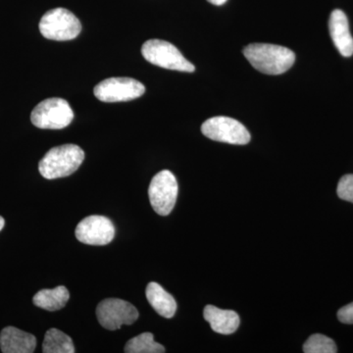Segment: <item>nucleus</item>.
I'll return each mask as SVG.
<instances>
[{
  "mask_svg": "<svg viewBox=\"0 0 353 353\" xmlns=\"http://www.w3.org/2000/svg\"><path fill=\"white\" fill-rule=\"evenodd\" d=\"M246 59L255 69L266 75H281L296 61L294 51L270 43H252L243 50Z\"/></svg>",
  "mask_w": 353,
  "mask_h": 353,
  "instance_id": "f257e3e1",
  "label": "nucleus"
},
{
  "mask_svg": "<svg viewBox=\"0 0 353 353\" xmlns=\"http://www.w3.org/2000/svg\"><path fill=\"white\" fill-rule=\"evenodd\" d=\"M85 159V152L80 146L63 145L51 148L39 164L41 175L48 180L64 178L78 170Z\"/></svg>",
  "mask_w": 353,
  "mask_h": 353,
  "instance_id": "f03ea898",
  "label": "nucleus"
},
{
  "mask_svg": "<svg viewBox=\"0 0 353 353\" xmlns=\"http://www.w3.org/2000/svg\"><path fill=\"white\" fill-rule=\"evenodd\" d=\"M39 31L51 41H71L80 34L82 25L71 11L55 8L44 14L39 22Z\"/></svg>",
  "mask_w": 353,
  "mask_h": 353,
  "instance_id": "7ed1b4c3",
  "label": "nucleus"
},
{
  "mask_svg": "<svg viewBox=\"0 0 353 353\" xmlns=\"http://www.w3.org/2000/svg\"><path fill=\"white\" fill-rule=\"evenodd\" d=\"M141 53L146 61L161 68L192 73L196 68L188 61L180 50L168 41L150 39L141 48Z\"/></svg>",
  "mask_w": 353,
  "mask_h": 353,
  "instance_id": "20e7f679",
  "label": "nucleus"
},
{
  "mask_svg": "<svg viewBox=\"0 0 353 353\" xmlns=\"http://www.w3.org/2000/svg\"><path fill=\"white\" fill-rule=\"evenodd\" d=\"M73 119L74 112L68 101L58 97L41 101L31 114L32 124L39 129H64Z\"/></svg>",
  "mask_w": 353,
  "mask_h": 353,
  "instance_id": "39448f33",
  "label": "nucleus"
},
{
  "mask_svg": "<svg viewBox=\"0 0 353 353\" xmlns=\"http://www.w3.org/2000/svg\"><path fill=\"white\" fill-rule=\"evenodd\" d=\"M201 132L206 138L230 145H248L250 134L241 123L233 118L217 116L202 124Z\"/></svg>",
  "mask_w": 353,
  "mask_h": 353,
  "instance_id": "423d86ee",
  "label": "nucleus"
},
{
  "mask_svg": "<svg viewBox=\"0 0 353 353\" xmlns=\"http://www.w3.org/2000/svg\"><path fill=\"white\" fill-rule=\"evenodd\" d=\"M178 192V182L172 172L163 170L157 173L148 188V196L153 210L161 216L170 214L175 206Z\"/></svg>",
  "mask_w": 353,
  "mask_h": 353,
  "instance_id": "0eeeda50",
  "label": "nucleus"
},
{
  "mask_svg": "<svg viewBox=\"0 0 353 353\" xmlns=\"http://www.w3.org/2000/svg\"><path fill=\"white\" fill-rule=\"evenodd\" d=\"M97 317L103 328L116 331L123 325L134 324L138 320L139 311L126 301L108 299L97 305Z\"/></svg>",
  "mask_w": 353,
  "mask_h": 353,
  "instance_id": "6e6552de",
  "label": "nucleus"
},
{
  "mask_svg": "<svg viewBox=\"0 0 353 353\" xmlns=\"http://www.w3.org/2000/svg\"><path fill=\"white\" fill-rule=\"evenodd\" d=\"M145 88L131 78H109L95 85L94 94L101 101L122 102L139 99L145 94Z\"/></svg>",
  "mask_w": 353,
  "mask_h": 353,
  "instance_id": "1a4fd4ad",
  "label": "nucleus"
},
{
  "mask_svg": "<svg viewBox=\"0 0 353 353\" xmlns=\"http://www.w3.org/2000/svg\"><path fill=\"white\" fill-rule=\"evenodd\" d=\"M77 240L90 245H106L115 236V227L104 216L92 215L79 223L75 231Z\"/></svg>",
  "mask_w": 353,
  "mask_h": 353,
  "instance_id": "9d476101",
  "label": "nucleus"
},
{
  "mask_svg": "<svg viewBox=\"0 0 353 353\" xmlns=\"http://www.w3.org/2000/svg\"><path fill=\"white\" fill-rule=\"evenodd\" d=\"M329 30L334 46L343 57L353 54V38L350 31V24L347 15L336 9L331 14L329 21Z\"/></svg>",
  "mask_w": 353,
  "mask_h": 353,
  "instance_id": "9b49d317",
  "label": "nucleus"
},
{
  "mask_svg": "<svg viewBox=\"0 0 353 353\" xmlns=\"http://www.w3.org/2000/svg\"><path fill=\"white\" fill-rule=\"evenodd\" d=\"M37 347L34 334L15 327H6L0 333V348L3 353H32Z\"/></svg>",
  "mask_w": 353,
  "mask_h": 353,
  "instance_id": "f8f14e48",
  "label": "nucleus"
},
{
  "mask_svg": "<svg viewBox=\"0 0 353 353\" xmlns=\"http://www.w3.org/2000/svg\"><path fill=\"white\" fill-rule=\"evenodd\" d=\"M203 316L211 329L218 334H233L240 326V316L233 310H223L214 305H208L204 308Z\"/></svg>",
  "mask_w": 353,
  "mask_h": 353,
  "instance_id": "ddd939ff",
  "label": "nucleus"
},
{
  "mask_svg": "<svg viewBox=\"0 0 353 353\" xmlns=\"http://www.w3.org/2000/svg\"><path fill=\"white\" fill-rule=\"evenodd\" d=\"M145 296L150 305L162 317L170 319L175 315L176 310L175 299L157 283L152 282L148 285Z\"/></svg>",
  "mask_w": 353,
  "mask_h": 353,
  "instance_id": "4468645a",
  "label": "nucleus"
},
{
  "mask_svg": "<svg viewBox=\"0 0 353 353\" xmlns=\"http://www.w3.org/2000/svg\"><path fill=\"white\" fill-rule=\"evenodd\" d=\"M69 299V290L64 285H59L52 290H39L34 294L32 303L44 310L57 311L66 305Z\"/></svg>",
  "mask_w": 353,
  "mask_h": 353,
  "instance_id": "2eb2a0df",
  "label": "nucleus"
},
{
  "mask_svg": "<svg viewBox=\"0 0 353 353\" xmlns=\"http://www.w3.org/2000/svg\"><path fill=\"white\" fill-rule=\"evenodd\" d=\"M44 353H74L73 341L63 332L57 329L48 330L44 336L43 343Z\"/></svg>",
  "mask_w": 353,
  "mask_h": 353,
  "instance_id": "dca6fc26",
  "label": "nucleus"
},
{
  "mask_svg": "<svg viewBox=\"0 0 353 353\" xmlns=\"http://www.w3.org/2000/svg\"><path fill=\"white\" fill-rule=\"evenodd\" d=\"M126 353H163L165 347L157 343L152 333H143L131 339L126 345Z\"/></svg>",
  "mask_w": 353,
  "mask_h": 353,
  "instance_id": "f3484780",
  "label": "nucleus"
},
{
  "mask_svg": "<svg viewBox=\"0 0 353 353\" xmlns=\"http://www.w3.org/2000/svg\"><path fill=\"white\" fill-rule=\"evenodd\" d=\"M305 353H336L338 352L336 343L324 334H312L303 345Z\"/></svg>",
  "mask_w": 353,
  "mask_h": 353,
  "instance_id": "a211bd4d",
  "label": "nucleus"
},
{
  "mask_svg": "<svg viewBox=\"0 0 353 353\" xmlns=\"http://www.w3.org/2000/svg\"><path fill=\"white\" fill-rule=\"evenodd\" d=\"M336 192L340 199L353 203V174H348L341 179Z\"/></svg>",
  "mask_w": 353,
  "mask_h": 353,
  "instance_id": "6ab92c4d",
  "label": "nucleus"
},
{
  "mask_svg": "<svg viewBox=\"0 0 353 353\" xmlns=\"http://www.w3.org/2000/svg\"><path fill=\"white\" fill-rule=\"evenodd\" d=\"M339 320L345 324H353V303L341 308L338 312Z\"/></svg>",
  "mask_w": 353,
  "mask_h": 353,
  "instance_id": "aec40b11",
  "label": "nucleus"
},
{
  "mask_svg": "<svg viewBox=\"0 0 353 353\" xmlns=\"http://www.w3.org/2000/svg\"><path fill=\"white\" fill-rule=\"evenodd\" d=\"M208 1L209 3L213 4V6H220L226 3L227 0H208Z\"/></svg>",
  "mask_w": 353,
  "mask_h": 353,
  "instance_id": "412c9836",
  "label": "nucleus"
},
{
  "mask_svg": "<svg viewBox=\"0 0 353 353\" xmlns=\"http://www.w3.org/2000/svg\"><path fill=\"white\" fill-rule=\"evenodd\" d=\"M4 225H6V221L0 216V231L3 229Z\"/></svg>",
  "mask_w": 353,
  "mask_h": 353,
  "instance_id": "4be33fe9",
  "label": "nucleus"
}]
</instances>
